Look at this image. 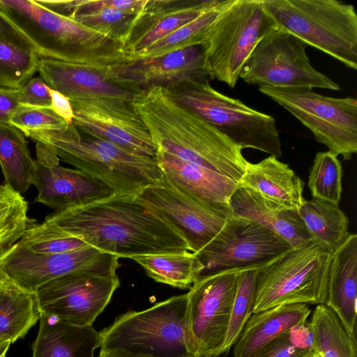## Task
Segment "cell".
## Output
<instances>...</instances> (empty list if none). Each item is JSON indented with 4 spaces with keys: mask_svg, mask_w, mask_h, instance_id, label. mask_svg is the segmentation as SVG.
<instances>
[{
    "mask_svg": "<svg viewBox=\"0 0 357 357\" xmlns=\"http://www.w3.org/2000/svg\"><path fill=\"white\" fill-rule=\"evenodd\" d=\"M255 296L256 269L241 271L238 274L236 294L222 346V354L228 352L234 346L253 313Z\"/></svg>",
    "mask_w": 357,
    "mask_h": 357,
    "instance_id": "cell-38",
    "label": "cell"
},
{
    "mask_svg": "<svg viewBox=\"0 0 357 357\" xmlns=\"http://www.w3.org/2000/svg\"><path fill=\"white\" fill-rule=\"evenodd\" d=\"M310 357H321L317 353Z\"/></svg>",
    "mask_w": 357,
    "mask_h": 357,
    "instance_id": "cell-51",
    "label": "cell"
},
{
    "mask_svg": "<svg viewBox=\"0 0 357 357\" xmlns=\"http://www.w3.org/2000/svg\"><path fill=\"white\" fill-rule=\"evenodd\" d=\"M8 278L0 268V284L7 280Z\"/></svg>",
    "mask_w": 357,
    "mask_h": 357,
    "instance_id": "cell-50",
    "label": "cell"
},
{
    "mask_svg": "<svg viewBox=\"0 0 357 357\" xmlns=\"http://www.w3.org/2000/svg\"><path fill=\"white\" fill-rule=\"evenodd\" d=\"M241 271L208 275L187 293L186 341L193 357H218L227 333Z\"/></svg>",
    "mask_w": 357,
    "mask_h": 357,
    "instance_id": "cell-13",
    "label": "cell"
},
{
    "mask_svg": "<svg viewBox=\"0 0 357 357\" xmlns=\"http://www.w3.org/2000/svg\"><path fill=\"white\" fill-rule=\"evenodd\" d=\"M23 134L36 142L51 146L59 159L104 183L116 195H137L164 181L155 158L138 155L79 132L73 125Z\"/></svg>",
    "mask_w": 357,
    "mask_h": 357,
    "instance_id": "cell-4",
    "label": "cell"
},
{
    "mask_svg": "<svg viewBox=\"0 0 357 357\" xmlns=\"http://www.w3.org/2000/svg\"><path fill=\"white\" fill-rule=\"evenodd\" d=\"M10 344L11 342L9 341L0 340V357L6 356V354Z\"/></svg>",
    "mask_w": 357,
    "mask_h": 357,
    "instance_id": "cell-49",
    "label": "cell"
},
{
    "mask_svg": "<svg viewBox=\"0 0 357 357\" xmlns=\"http://www.w3.org/2000/svg\"><path fill=\"white\" fill-rule=\"evenodd\" d=\"M3 357H6V356H3Z\"/></svg>",
    "mask_w": 357,
    "mask_h": 357,
    "instance_id": "cell-52",
    "label": "cell"
},
{
    "mask_svg": "<svg viewBox=\"0 0 357 357\" xmlns=\"http://www.w3.org/2000/svg\"><path fill=\"white\" fill-rule=\"evenodd\" d=\"M259 91L279 104L336 155L349 160L357 152V100L332 98L305 86H259Z\"/></svg>",
    "mask_w": 357,
    "mask_h": 357,
    "instance_id": "cell-10",
    "label": "cell"
},
{
    "mask_svg": "<svg viewBox=\"0 0 357 357\" xmlns=\"http://www.w3.org/2000/svg\"><path fill=\"white\" fill-rule=\"evenodd\" d=\"M36 153L31 176V185L38 190L34 202L54 211H63L115 194L110 187L85 172L61 166L60 159L51 146L37 142Z\"/></svg>",
    "mask_w": 357,
    "mask_h": 357,
    "instance_id": "cell-19",
    "label": "cell"
},
{
    "mask_svg": "<svg viewBox=\"0 0 357 357\" xmlns=\"http://www.w3.org/2000/svg\"><path fill=\"white\" fill-rule=\"evenodd\" d=\"M69 17L107 37L123 49L135 15L112 8L77 13Z\"/></svg>",
    "mask_w": 357,
    "mask_h": 357,
    "instance_id": "cell-39",
    "label": "cell"
},
{
    "mask_svg": "<svg viewBox=\"0 0 357 357\" xmlns=\"http://www.w3.org/2000/svg\"><path fill=\"white\" fill-rule=\"evenodd\" d=\"M155 159L165 179L185 195L208 204H229L239 183L208 171L160 149Z\"/></svg>",
    "mask_w": 357,
    "mask_h": 357,
    "instance_id": "cell-22",
    "label": "cell"
},
{
    "mask_svg": "<svg viewBox=\"0 0 357 357\" xmlns=\"http://www.w3.org/2000/svg\"><path fill=\"white\" fill-rule=\"evenodd\" d=\"M0 39L26 50H33L25 36L0 10Z\"/></svg>",
    "mask_w": 357,
    "mask_h": 357,
    "instance_id": "cell-45",
    "label": "cell"
},
{
    "mask_svg": "<svg viewBox=\"0 0 357 357\" xmlns=\"http://www.w3.org/2000/svg\"><path fill=\"white\" fill-rule=\"evenodd\" d=\"M277 26L262 0H228L199 45L209 79L234 88L255 46Z\"/></svg>",
    "mask_w": 357,
    "mask_h": 357,
    "instance_id": "cell-6",
    "label": "cell"
},
{
    "mask_svg": "<svg viewBox=\"0 0 357 357\" xmlns=\"http://www.w3.org/2000/svg\"><path fill=\"white\" fill-rule=\"evenodd\" d=\"M50 96V108L68 125H72L74 113L70 100L61 93L51 89Z\"/></svg>",
    "mask_w": 357,
    "mask_h": 357,
    "instance_id": "cell-46",
    "label": "cell"
},
{
    "mask_svg": "<svg viewBox=\"0 0 357 357\" xmlns=\"http://www.w3.org/2000/svg\"><path fill=\"white\" fill-rule=\"evenodd\" d=\"M357 235L349 234L331 256L326 304L356 335Z\"/></svg>",
    "mask_w": 357,
    "mask_h": 357,
    "instance_id": "cell-25",
    "label": "cell"
},
{
    "mask_svg": "<svg viewBox=\"0 0 357 357\" xmlns=\"http://www.w3.org/2000/svg\"><path fill=\"white\" fill-rule=\"evenodd\" d=\"M277 26L357 69V15L338 0H262Z\"/></svg>",
    "mask_w": 357,
    "mask_h": 357,
    "instance_id": "cell-5",
    "label": "cell"
},
{
    "mask_svg": "<svg viewBox=\"0 0 357 357\" xmlns=\"http://www.w3.org/2000/svg\"><path fill=\"white\" fill-rule=\"evenodd\" d=\"M20 106L19 89L0 86V124L10 125L11 119Z\"/></svg>",
    "mask_w": 357,
    "mask_h": 357,
    "instance_id": "cell-44",
    "label": "cell"
},
{
    "mask_svg": "<svg viewBox=\"0 0 357 357\" xmlns=\"http://www.w3.org/2000/svg\"><path fill=\"white\" fill-rule=\"evenodd\" d=\"M187 294L118 316L99 331L100 349L122 348L151 357H193L186 341Z\"/></svg>",
    "mask_w": 357,
    "mask_h": 357,
    "instance_id": "cell-9",
    "label": "cell"
},
{
    "mask_svg": "<svg viewBox=\"0 0 357 357\" xmlns=\"http://www.w3.org/2000/svg\"><path fill=\"white\" fill-rule=\"evenodd\" d=\"M131 259L158 282L190 289L195 281L197 262L191 252L139 255Z\"/></svg>",
    "mask_w": 357,
    "mask_h": 357,
    "instance_id": "cell-32",
    "label": "cell"
},
{
    "mask_svg": "<svg viewBox=\"0 0 357 357\" xmlns=\"http://www.w3.org/2000/svg\"><path fill=\"white\" fill-rule=\"evenodd\" d=\"M28 203L6 184L0 185V256L18 242L28 224Z\"/></svg>",
    "mask_w": 357,
    "mask_h": 357,
    "instance_id": "cell-35",
    "label": "cell"
},
{
    "mask_svg": "<svg viewBox=\"0 0 357 357\" xmlns=\"http://www.w3.org/2000/svg\"><path fill=\"white\" fill-rule=\"evenodd\" d=\"M10 125L24 133L31 130L57 129L68 124L51 108L21 105L11 119Z\"/></svg>",
    "mask_w": 357,
    "mask_h": 357,
    "instance_id": "cell-40",
    "label": "cell"
},
{
    "mask_svg": "<svg viewBox=\"0 0 357 357\" xmlns=\"http://www.w3.org/2000/svg\"><path fill=\"white\" fill-rule=\"evenodd\" d=\"M119 259L89 245L66 252L37 254L17 242L0 256V268L19 287L34 293L42 284L77 271L116 273L121 266Z\"/></svg>",
    "mask_w": 357,
    "mask_h": 357,
    "instance_id": "cell-15",
    "label": "cell"
},
{
    "mask_svg": "<svg viewBox=\"0 0 357 357\" xmlns=\"http://www.w3.org/2000/svg\"><path fill=\"white\" fill-rule=\"evenodd\" d=\"M17 243L37 254L66 252L88 245L56 224L47 221L38 223L30 219Z\"/></svg>",
    "mask_w": 357,
    "mask_h": 357,
    "instance_id": "cell-34",
    "label": "cell"
},
{
    "mask_svg": "<svg viewBox=\"0 0 357 357\" xmlns=\"http://www.w3.org/2000/svg\"><path fill=\"white\" fill-rule=\"evenodd\" d=\"M303 181L285 163L269 155L262 160L248 162L239 181L245 188L282 208L298 210L302 206Z\"/></svg>",
    "mask_w": 357,
    "mask_h": 357,
    "instance_id": "cell-23",
    "label": "cell"
},
{
    "mask_svg": "<svg viewBox=\"0 0 357 357\" xmlns=\"http://www.w3.org/2000/svg\"><path fill=\"white\" fill-rule=\"evenodd\" d=\"M165 91L172 100L213 125L243 149H254L277 158L282 156L275 119L219 92L209 80L191 81Z\"/></svg>",
    "mask_w": 357,
    "mask_h": 357,
    "instance_id": "cell-7",
    "label": "cell"
},
{
    "mask_svg": "<svg viewBox=\"0 0 357 357\" xmlns=\"http://www.w3.org/2000/svg\"><path fill=\"white\" fill-rule=\"evenodd\" d=\"M102 73L109 83L134 93L153 87L169 89L191 81L209 80L199 45L157 57L114 64Z\"/></svg>",
    "mask_w": 357,
    "mask_h": 357,
    "instance_id": "cell-18",
    "label": "cell"
},
{
    "mask_svg": "<svg viewBox=\"0 0 357 357\" xmlns=\"http://www.w3.org/2000/svg\"><path fill=\"white\" fill-rule=\"evenodd\" d=\"M332 254L311 241L257 268L253 312L287 304H326Z\"/></svg>",
    "mask_w": 357,
    "mask_h": 357,
    "instance_id": "cell-8",
    "label": "cell"
},
{
    "mask_svg": "<svg viewBox=\"0 0 357 357\" xmlns=\"http://www.w3.org/2000/svg\"><path fill=\"white\" fill-rule=\"evenodd\" d=\"M137 197L176 229L190 252L196 253L220 231L232 215L229 204H208L191 198L170 185H150Z\"/></svg>",
    "mask_w": 357,
    "mask_h": 357,
    "instance_id": "cell-16",
    "label": "cell"
},
{
    "mask_svg": "<svg viewBox=\"0 0 357 357\" xmlns=\"http://www.w3.org/2000/svg\"><path fill=\"white\" fill-rule=\"evenodd\" d=\"M316 354L313 349H302L294 346L291 342L289 331L250 357H310Z\"/></svg>",
    "mask_w": 357,
    "mask_h": 357,
    "instance_id": "cell-42",
    "label": "cell"
},
{
    "mask_svg": "<svg viewBox=\"0 0 357 357\" xmlns=\"http://www.w3.org/2000/svg\"><path fill=\"white\" fill-rule=\"evenodd\" d=\"M73 124L82 133L99 137L141 155L155 157L156 147L131 102L89 98L70 100Z\"/></svg>",
    "mask_w": 357,
    "mask_h": 357,
    "instance_id": "cell-17",
    "label": "cell"
},
{
    "mask_svg": "<svg viewBox=\"0 0 357 357\" xmlns=\"http://www.w3.org/2000/svg\"><path fill=\"white\" fill-rule=\"evenodd\" d=\"M40 317L34 293L9 278L0 284V340L13 343L23 337Z\"/></svg>",
    "mask_w": 357,
    "mask_h": 357,
    "instance_id": "cell-28",
    "label": "cell"
},
{
    "mask_svg": "<svg viewBox=\"0 0 357 357\" xmlns=\"http://www.w3.org/2000/svg\"><path fill=\"white\" fill-rule=\"evenodd\" d=\"M0 10L43 58L103 71L130 61V54L107 37L54 13L35 0H0Z\"/></svg>",
    "mask_w": 357,
    "mask_h": 357,
    "instance_id": "cell-3",
    "label": "cell"
},
{
    "mask_svg": "<svg viewBox=\"0 0 357 357\" xmlns=\"http://www.w3.org/2000/svg\"><path fill=\"white\" fill-rule=\"evenodd\" d=\"M131 104L156 149L239 183L248 162L243 149L164 89L135 93Z\"/></svg>",
    "mask_w": 357,
    "mask_h": 357,
    "instance_id": "cell-2",
    "label": "cell"
},
{
    "mask_svg": "<svg viewBox=\"0 0 357 357\" xmlns=\"http://www.w3.org/2000/svg\"><path fill=\"white\" fill-rule=\"evenodd\" d=\"M289 336L294 346L302 349H313L312 334L308 322L292 328L289 331Z\"/></svg>",
    "mask_w": 357,
    "mask_h": 357,
    "instance_id": "cell-47",
    "label": "cell"
},
{
    "mask_svg": "<svg viewBox=\"0 0 357 357\" xmlns=\"http://www.w3.org/2000/svg\"><path fill=\"white\" fill-rule=\"evenodd\" d=\"M38 72L51 89L70 100L99 98L132 102L135 93L105 80L102 71L79 64L40 57Z\"/></svg>",
    "mask_w": 357,
    "mask_h": 357,
    "instance_id": "cell-21",
    "label": "cell"
},
{
    "mask_svg": "<svg viewBox=\"0 0 357 357\" xmlns=\"http://www.w3.org/2000/svg\"><path fill=\"white\" fill-rule=\"evenodd\" d=\"M0 165L5 184L17 192H26L31 185L34 160L24 135L12 125L0 124Z\"/></svg>",
    "mask_w": 357,
    "mask_h": 357,
    "instance_id": "cell-31",
    "label": "cell"
},
{
    "mask_svg": "<svg viewBox=\"0 0 357 357\" xmlns=\"http://www.w3.org/2000/svg\"><path fill=\"white\" fill-rule=\"evenodd\" d=\"M119 286L116 272L86 270L52 280L34 294L40 314L86 326H92Z\"/></svg>",
    "mask_w": 357,
    "mask_h": 357,
    "instance_id": "cell-14",
    "label": "cell"
},
{
    "mask_svg": "<svg viewBox=\"0 0 357 357\" xmlns=\"http://www.w3.org/2000/svg\"><path fill=\"white\" fill-rule=\"evenodd\" d=\"M298 213L312 241L333 252L349 236V219L339 206L312 198L303 202Z\"/></svg>",
    "mask_w": 357,
    "mask_h": 357,
    "instance_id": "cell-29",
    "label": "cell"
},
{
    "mask_svg": "<svg viewBox=\"0 0 357 357\" xmlns=\"http://www.w3.org/2000/svg\"><path fill=\"white\" fill-rule=\"evenodd\" d=\"M229 204L234 215L265 227L291 248L312 241L298 210L279 206L240 186L231 196Z\"/></svg>",
    "mask_w": 357,
    "mask_h": 357,
    "instance_id": "cell-24",
    "label": "cell"
},
{
    "mask_svg": "<svg viewBox=\"0 0 357 357\" xmlns=\"http://www.w3.org/2000/svg\"><path fill=\"white\" fill-rule=\"evenodd\" d=\"M19 98L23 106L50 108V88L40 77L31 78L19 89Z\"/></svg>",
    "mask_w": 357,
    "mask_h": 357,
    "instance_id": "cell-43",
    "label": "cell"
},
{
    "mask_svg": "<svg viewBox=\"0 0 357 357\" xmlns=\"http://www.w3.org/2000/svg\"><path fill=\"white\" fill-rule=\"evenodd\" d=\"M307 304L278 305L253 312L234 344L233 357H250L292 328L307 322Z\"/></svg>",
    "mask_w": 357,
    "mask_h": 357,
    "instance_id": "cell-26",
    "label": "cell"
},
{
    "mask_svg": "<svg viewBox=\"0 0 357 357\" xmlns=\"http://www.w3.org/2000/svg\"><path fill=\"white\" fill-rule=\"evenodd\" d=\"M291 248L271 230L232 214L215 237L193 253L195 281L221 272L257 269Z\"/></svg>",
    "mask_w": 357,
    "mask_h": 357,
    "instance_id": "cell-11",
    "label": "cell"
},
{
    "mask_svg": "<svg viewBox=\"0 0 357 357\" xmlns=\"http://www.w3.org/2000/svg\"><path fill=\"white\" fill-rule=\"evenodd\" d=\"M307 45L277 26L257 43L243 66L240 79L252 85L305 86L339 91L340 86L310 63Z\"/></svg>",
    "mask_w": 357,
    "mask_h": 357,
    "instance_id": "cell-12",
    "label": "cell"
},
{
    "mask_svg": "<svg viewBox=\"0 0 357 357\" xmlns=\"http://www.w3.org/2000/svg\"><path fill=\"white\" fill-rule=\"evenodd\" d=\"M147 0H73V12L70 16L104 8H112L137 15L142 10Z\"/></svg>",
    "mask_w": 357,
    "mask_h": 357,
    "instance_id": "cell-41",
    "label": "cell"
},
{
    "mask_svg": "<svg viewBox=\"0 0 357 357\" xmlns=\"http://www.w3.org/2000/svg\"><path fill=\"white\" fill-rule=\"evenodd\" d=\"M45 221L118 257L190 252L180 233L137 195H116L54 211Z\"/></svg>",
    "mask_w": 357,
    "mask_h": 357,
    "instance_id": "cell-1",
    "label": "cell"
},
{
    "mask_svg": "<svg viewBox=\"0 0 357 357\" xmlns=\"http://www.w3.org/2000/svg\"><path fill=\"white\" fill-rule=\"evenodd\" d=\"M32 357H94L100 333L92 326H75L40 314Z\"/></svg>",
    "mask_w": 357,
    "mask_h": 357,
    "instance_id": "cell-27",
    "label": "cell"
},
{
    "mask_svg": "<svg viewBox=\"0 0 357 357\" xmlns=\"http://www.w3.org/2000/svg\"><path fill=\"white\" fill-rule=\"evenodd\" d=\"M308 323L313 349L321 357H357L356 335L326 305H317Z\"/></svg>",
    "mask_w": 357,
    "mask_h": 357,
    "instance_id": "cell-30",
    "label": "cell"
},
{
    "mask_svg": "<svg viewBox=\"0 0 357 357\" xmlns=\"http://www.w3.org/2000/svg\"><path fill=\"white\" fill-rule=\"evenodd\" d=\"M218 0H147L134 19L124 50L130 57L213 7Z\"/></svg>",
    "mask_w": 357,
    "mask_h": 357,
    "instance_id": "cell-20",
    "label": "cell"
},
{
    "mask_svg": "<svg viewBox=\"0 0 357 357\" xmlns=\"http://www.w3.org/2000/svg\"><path fill=\"white\" fill-rule=\"evenodd\" d=\"M98 357H151L136 354L122 348L100 349Z\"/></svg>",
    "mask_w": 357,
    "mask_h": 357,
    "instance_id": "cell-48",
    "label": "cell"
},
{
    "mask_svg": "<svg viewBox=\"0 0 357 357\" xmlns=\"http://www.w3.org/2000/svg\"><path fill=\"white\" fill-rule=\"evenodd\" d=\"M40 56L0 39V86L19 89L38 71Z\"/></svg>",
    "mask_w": 357,
    "mask_h": 357,
    "instance_id": "cell-37",
    "label": "cell"
},
{
    "mask_svg": "<svg viewBox=\"0 0 357 357\" xmlns=\"http://www.w3.org/2000/svg\"><path fill=\"white\" fill-rule=\"evenodd\" d=\"M227 1L218 0L215 5L195 19L135 52L130 61L157 57L185 47L200 45L204 33Z\"/></svg>",
    "mask_w": 357,
    "mask_h": 357,
    "instance_id": "cell-33",
    "label": "cell"
},
{
    "mask_svg": "<svg viewBox=\"0 0 357 357\" xmlns=\"http://www.w3.org/2000/svg\"><path fill=\"white\" fill-rule=\"evenodd\" d=\"M342 168L337 155L318 152L310 168L307 185L314 199L338 205L342 191Z\"/></svg>",
    "mask_w": 357,
    "mask_h": 357,
    "instance_id": "cell-36",
    "label": "cell"
}]
</instances>
